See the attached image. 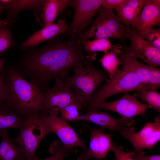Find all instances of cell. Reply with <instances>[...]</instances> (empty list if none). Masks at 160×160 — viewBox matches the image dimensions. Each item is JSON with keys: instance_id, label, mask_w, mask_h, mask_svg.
Segmentation results:
<instances>
[{"instance_id": "1f68e13d", "label": "cell", "mask_w": 160, "mask_h": 160, "mask_svg": "<svg viewBox=\"0 0 160 160\" xmlns=\"http://www.w3.org/2000/svg\"><path fill=\"white\" fill-rule=\"evenodd\" d=\"M6 79L7 72L5 69L0 74V104L5 102L7 95Z\"/></svg>"}, {"instance_id": "277c9868", "label": "cell", "mask_w": 160, "mask_h": 160, "mask_svg": "<svg viewBox=\"0 0 160 160\" xmlns=\"http://www.w3.org/2000/svg\"><path fill=\"white\" fill-rule=\"evenodd\" d=\"M98 13L90 28L77 41L78 43L92 38L116 39L124 42L128 39L131 28L124 26L113 10L101 7Z\"/></svg>"}, {"instance_id": "5bb4252c", "label": "cell", "mask_w": 160, "mask_h": 160, "mask_svg": "<svg viewBox=\"0 0 160 160\" xmlns=\"http://www.w3.org/2000/svg\"><path fill=\"white\" fill-rule=\"evenodd\" d=\"M80 121H89L102 127L120 133L125 127H130L135 121L133 118H128L121 116L116 118L106 112L96 110H92L81 115L79 120Z\"/></svg>"}, {"instance_id": "2e32d148", "label": "cell", "mask_w": 160, "mask_h": 160, "mask_svg": "<svg viewBox=\"0 0 160 160\" xmlns=\"http://www.w3.org/2000/svg\"><path fill=\"white\" fill-rule=\"evenodd\" d=\"M68 27L65 19H59L57 23L44 26L39 31L35 32L21 44V47H32L43 41L50 40L59 34H64Z\"/></svg>"}, {"instance_id": "cb8c5ba5", "label": "cell", "mask_w": 160, "mask_h": 160, "mask_svg": "<svg viewBox=\"0 0 160 160\" xmlns=\"http://www.w3.org/2000/svg\"><path fill=\"white\" fill-rule=\"evenodd\" d=\"M45 1V0H1L0 12L5 8L18 12L24 9L42 7Z\"/></svg>"}, {"instance_id": "4fadbf2b", "label": "cell", "mask_w": 160, "mask_h": 160, "mask_svg": "<svg viewBox=\"0 0 160 160\" xmlns=\"http://www.w3.org/2000/svg\"><path fill=\"white\" fill-rule=\"evenodd\" d=\"M89 147L85 153L80 154L78 160H89L91 158L98 160L105 159L111 151L113 143L111 135L105 133L104 128H90Z\"/></svg>"}, {"instance_id": "8992f818", "label": "cell", "mask_w": 160, "mask_h": 160, "mask_svg": "<svg viewBox=\"0 0 160 160\" xmlns=\"http://www.w3.org/2000/svg\"><path fill=\"white\" fill-rule=\"evenodd\" d=\"M33 113L26 117L19 135L13 141L23 149L26 160H37L36 152L41 141L51 132L43 125L38 116Z\"/></svg>"}, {"instance_id": "7a4b0ae2", "label": "cell", "mask_w": 160, "mask_h": 160, "mask_svg": "<svg viewBox=\"0 0 160 160\" xmlns=\"http://www.w3.org/2000/svg\"><path fill=\"white\" fill-rule=\"evenodd\" d=\"M5 69L7 95L5 103L16 114L24 117L44 112L42 92L13 68Z\"/></svg>"}, {"instance_id": "e0dca14e", "label": "cell", "mask_w": 160, "mask_h": 160, "mask_svg": "<svg viewBox=\"0 0 160 160\" xmlns=\"http://www.w3.org/2000/svg\"><path fill=\"white\" fill-rule=\"evenodd\" d=\"M0 160H26L22 148L11 139L7 129L0 130Z\"/></svg>"}, {"instance_id": "3957f363", "label": "cell", "mask_w": 160, "mask_h": 160, "mask_svg": "<svg viewBox=\"0 0 160 160\" xmlns=\"http://www.w3.org/2000/svg\"><path fill=\"white\" fill-rule=\"evenodd\" d=\"M94 60L88 57L84 66L76 68L72 76L68 75L64 79L83 107L88 105L101 84L110 79L107 73L95 66Z\"/></svg>"}, {"instance_id": "30bf717a", "label": "cell", "mask_w": 160, "mask_h": 160, "mask_svg": "<svg viewBox=\"0 0 160 160\" xmlns=\"http://www.w3.org/2000/svg\"><path fill=\"white\" fill-rule=\"evenodd\" d=\"M120 133L132 144L134 151L142 152L145 149L151 150L160 140V115L155 118L154 122L146 123L137 132L134 127H126Z\"/></svg>"}, {"instance_id": "8fae6325", "label": "cell", "mask_w": 160, "mask_h": 160, "mask_svg": "<svg viewBox=\"0 0 160 160\" xmlns=\"http://www.w3.org/2000/svg\"><path fill=\"white\" fill-rule=\"evenodd\" d=\"M135 93L131 95L126 93L121 97L114 101L103 102L97 104L93 110H106L116 112L120 116L128 118L139 115H145L146 112L150 108L147 104L139 101Z\"/></svg>"}, {"instance_id": "836d02e7", "label": "cell", "mask_w": 160, "mask_h": 160, "mask_svg": "<svg viewBox=\"0 0 160 160\" xmlns=\"http://www.w3.org/2000/svg\"><path fill=\"white\" fill-rule=\"evenodd\" d=\"M136 160H160L159 155H145V152H138L133 151Z\"/></svg>"}, {"instance_id": "ba28073f", "label": "cell", "mask_w": 160, "mask_h": 160, "mask_svg": "<svg viewBox=\"0 0 160 160\" xmlns=\"http://www.w3.org/2000/svg\"><path fill=\"white\" fill-rule=\"evenodd\" d=\"M38 116L45 128L51 133H55L60 140L64 147L65 156H70L75 147L87 150L85 143L71 126L58 115L41 112L39 113Z\"/></svg>"}, {"instance_id": "9c48e42d", "label": "cell", "mask_w": 160, "mask_h": 160, "mask_svg": "<svg viewBox=\"0 0 160 160\" xmlns=\"http://www.w3.org/2000/svg\"><path fill=\"white\" fill-rule=\"evenodd\" d=\"M55 80V84L51 89L42 92L44 112L58 115L61 109L72 103L77 104L82 109L83 107L75 94L64 79Z\"/></svg>"}, {"instance_id": "484cf974", "label": "cell", "mask_w": 160, "mask_h": 160, "mask_svg": "<svg viewBox=\"0 0 160 160\" xmlns=\"http://www.w3.org/2000/svg\"><path fill=\"white\" fill-rule=\"evenodd\" d=\"M81 109L77 104L75 103H71L60 110V117L67 122L79 121L81 115L79 113V110Z\"/></svg>"}, {"instance_id": "ffe728a7", "label": "cell", "mask_w": 160, "mask_h": 160, "mask_svg": "<svg viewBox=\"0 0 160 160\" xmlns=\"http://www.w3.org/2000/svg\"><path fill=\"white\" fill-rule=\"evenodd\" d=\"M70 0H47L44 4L40 18L43 27L54 23L58 15L68 7Z\"/></svg>"}, {"instance_id": "9a60e30c", "label": "cell", "mask_w": 160, "mask_h": 160, "mask_svg": "<svg viewBox=\"0 0 160 160\" xmlns=\"http://www.w3.org/2000/svg\"><path fill=\"white\" fill-rule=\"evenodd\" d=\"M160 25V6L151 0H145L142 10L131 28L141 37L149 29Z\"/></svg>"}, {"instance_id": "ac0fdd59", "label": "cell", "mask_w": 160, "mask_h": 160, "mask_svg": "<svg viewBox=\"0 0 160 160\" xmlns=\"http://www.w3.org/2000/svg\"><path fill=\"white\" fill-rule=\"evenodd\" d=\"M145 0H127L121 7L114 9L121 22L127 26H132L140 15Z\"/></svg>"}, {"instance_id": "d590c367", "label": "cell", "mask_w": 160, "mask_h": 160, "mask_svg": "<svg viewBox=\"0 0 160 160\" xmlns=\"http://www.w3.org/2000/svg\"><path fill=\"white\" fill-rule=\"evenodd\" d=\"M5 62V60L3 58H0V73L3 71V67Z\"/></svg>"}, {"instance_id": "e575fe53", "label": "cell", "mask_w": 160, "mask_h": 160, "mask_svg": "<svg viewBox=\"0 0 160 160\" xmlns=\"http://www.w3.org/2000/svg\"><path fill=\"white\" fill-rule=\"evenodd\" d=\"M8 19L0 20V28L3 27H7L9 24Z\"/></svg>"}, {"instance_id": "d4e9b609", "label": "cell", "mask_w": 160, "mask_h": 160, "mask_svg": "<svg viewBox=\"0 0 160 160\" xmlns=\"http://www.w3.org/2000/svg\"><path fill=\"white\" fill-rule=\"evenodd\" d=\"M138 98L146 102L150 108L160 112V95L155 90L142 89L136 91Z\"/></svg>"}, {"instance_id": "f1b7e54d", "label": "cell", "mask_w": 160, "mask_h": 160, "mask_svg": "<svg viewBox=\"0 0 160 160\" xmlns=\"http://www.w3.org/2000/svg\"><path fill=\"white\" fill-rule=\"evenodd\" d=\"M49 151L51 153L50 156L43 159L37 160H64L65 156L64 147L61 143L55 140L51 145Z\"/></svg>"}, {"instance_id": "83f0119b", "label": "cell", "mask_w": 160, "mask_h": 160, "mask_svg": "<svg viewBox=\"0 0 160 160\" xmlns=\"http://www.w3.org/2000/svg\"><path fill=\"white\" fill-rule=\"evenodd\" d=\"M11 32L7 27L0 28V55L9 49L13 44Z\"/></svg>"}, {"instance_id": "52a82bcc", "label": "cell", "mask_w": 160, "mask_h": 160, "mask_svg": "<svg viewBox=\"0 0 160 160\" xmlns=\"http://www.w3.org/2000/svg\"><path fill=\"white\" fill-rule=\"evenodd\" d=\"M103 1V0H70L68 7L73 8L74 15L63 37L77 41L98 13Z\"/></svg>"}, {"instance_id": "7402d4cb", "label": "cell", "mask_w": 160, "mask_h": 160, "mask_svg": "<svg viewBox=\"0 0 160 160\" xmlns=\"http://www.w3.org/2000/svg\"><path fill=\"white\" fill-rule=\"evenodd\" d=\"M81 44L88 56L94 60L97 55L96 52H100L104 53L114 48L121 49L120 44L113 45L108 39L95 38L82 42Z\"/></svg>"}, {"instance_id": "d6986e66", "label": "cell", "mask_w": 160, "mask_h": 160, "mask_svg": "<svg viewBox=\"0 0 160 160\" xmlns=\"http://www.w3.org/2000/svg\"><path fill=\"white\" fill-rule=\"evenodd\" d=\"M118 57L121 62L124 63L129 66L136 75L142 85V89L143 86L149 79L150 66L138 60L124 48L122 47L119 49Z\"/></svg>"}, {"instance_id": "603a6c76", "label": "cell", "mask_w": 160, "mask_h": 160, "mask_svg": "<svg viewBox=\"0 0 160 160\" xmlns=\"http://www.w3.org/2000/svg\"><path fill=\"white\" fill-rule=\"evenodd\" d=\"M119 49H113L105 53L99 60L110 79L114 77L120 70L118 68L121 62L118 57Z\"/></svg>"}, {"instance_id": "4316f807", "label": "cell", "mask_w": 160, "mask_h": 160, "mask_svg": "<svg viewBox=\"0 0 160 160\" xmlns=\"http://www.w3.org/2000/svg\"><path fill=\"white\" fill-rule=\"evenodd\" d=\"M160 87V69L157 67L150 66V74L147 83L142 89L156 90Z\"/></svg>"}, {"instance_id": "5b68a950", "label": "cell", "mask_w": 160, "mask_h": 160, "mask_svg": "<svg viewBox=\"0 0 160 160\" xmlns=\"http://www.w3.org/2000/svg\"><path fill=\"white\" fill-rule=\"evenodd\" d=\"M122 67L113 78L105 82L95 92L88 105L87 112L93 110L98 104L108 97L122 93L142 90V85L136 75L126 63L121 62Z\"/></svg>"}, {"instance_id": "f546056e", "label": "cell", "mask_w": 160, "mask_h": 160, "mask_svg": "<svg viewBox=\"0 0 160 160\" xmlns=\"http://www.w3.org/2000/svg\"><path fill=\"white\" fill-rule=\"evenodd\" d=\"M154 47L160 49V28H151L141 37Z\"/></svg>"}, {"instance_id": "d6a6232c", "label": "cell", "mask_w": 160, "mask_h": 160, "mask_svg": "<svg viewBox=\"0 0 160 160\" xmlns=\"http://www.w3.org/2000/svg\"><path fill=\"white\" fill-rule=\"evenodd\" d=\"M127 0H103L101 7L113 10L120 7L124 4Z\"/></svg>"}, {"instance_id": "8d00e7d4", "label": "cell", "mask_w": 160, "mask_h": 160, "mask_svg": "<svg viewBox=\"0 0 160 160\" xmlns=\"http://www.w3.org/2000/svg\"><path fill=\"white\" fill-rule=\"evenodd\" d=\"M153 2L156 5L160 6V0H153Z\"/></svg>"}, {"instance_id": "6da1fadb", "label": "cell", "mask_w": 160, "mask_h": 160, "mask_svg": "<svg viewBox=\"0 0 160 160\" xmlns=\"http://www.w3.org/2000/svg\"><path fill=\"white\" fill-rule=\"evenodd\" d=\"M87 57L76 40L55 37L29 54L20 65L13 68L43 92L49 89L53 80L64 79L70 71L84 66Z\"/></svg>"}, {"instance_id": "7c38bea8", "label": "cell", "mask_w": 160, "mask_h": 160, "mask_svg": "<svg viewBox=\"0 0 160 160\" xmlns=\"http://www.w3.org/2000/svg\"><path fill=\"white\" fill-rule=\"evenodd\" d=\"M128 39L130 45L125 49L137 59L140 58L152 67L160 65V49L154 47L131 28Z\"/></svg>"}, {"instance_id": "4dcf8cb0", "label": "cell", "mask_w": 160, "mask_h": 160, "mask_svg": "<svg viewBox=\"0 0 160 160\" xmlns=\"http://www.w3.org/2000/svg\"><path fill=\"white\" fill-rule=\"evenodd\" d=\"M114 154L116 160H136L134 152H125L123 147L116 143H113L111 150Z\"/></svg>"}, {"instance_id": "44dd1931", "label": "cell", "mask_w": 160, "mask_h": 160, "mask_svg": "<svg viewBox=\"0 0 160 160\" xmlns=\"http://www.w3.org/2000/svg\"><path fill=\"white\" fill-rule=\"evenodd\" d=\"M25 117L16 114L5 102L0 104V130L21 129Z\"/></svg>"}]
</instances>
